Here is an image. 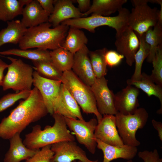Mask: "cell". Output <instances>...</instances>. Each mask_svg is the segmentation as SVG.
I'll return each mask as SVG.
<instances>
[{"instance_id":"obj_1","label":"cell","mask_w":162,"mask_h":162,"mask_svg":"<svg viewBox=\"0 0 162 162\" xmlns=\"http://www.w3.org/2000/svg\"><path fill=\"white\" fill-rule=\"evenodd\" d=\"M48 113L41 94L34 87L27 98L20 101L10 114L2 119L0 123V138L9 140Z\"/></svg>"},{"instance_id":"obj_2","label":"cell","mask_w":162,"mask_h":162,"mask_svg":"<svg viewBox=\"0 0 162 162\" xmlns=\"http://www.w3.org/2000/svg\"><path fill=\"white\" fill-rule=\"evenodd\" d=\"M49 22L27 28L18 44L20 49L53 50L61 47L69 27L60 24L51 28Z\"/></svg>"},{"instance_id":"obj_3","label":"cell","mask_w":162,"mask_h":162,"mask_svg":"<svg viewBox=\"0 0 162 162\" xmlns=\"http://www.w3.org/2000/svg\"><path fill=\"white\" fill-rule=\"evenodd\" d=\"M54 122L52 126L47 125L42 130L39 125L32 127L31 132L26 135L23 141L28 148L33 150L67 141H75V138L68 128L64 117L54 113Z\"/></svg>"},{"instance_id":"obj_4","label":"cell","mask_w":162,"mask_h":162,"mask_svg":"<svg viewBox=\"0 0 162 162\" xmlns=\"http://www.w3.org/2000/svg\"><path fill=\"white\" fill-rule=\"evenodd\" d=\"M83 112L93 114L98 122L103 116L99 112L96 100L91 87L83 82L71 70L63 72L61 80Z\"/></svg>"},{"instance_id":"obj_5","label":"cell","mask_w":162,"mask_h":162,"mask_svg":"<svg viewBox=\"0 0 162 162\" xmlns=\"http://www.w3.org/2000/svg\"><path fill=\"white\" fill-rule=\"evenodd\" d=\"M118 12V15L114 16L91 15L88 16L67 20L61 24L69 27L85 29L91 33H94L95 29L98 27L107 26L114 28L116 34H118L128 26L130 12L128 9L123 8Z\"/></svg>"},{"instance_id":"obj_6","label":"cell","mask_w":162,"mask_h":162,"mask_svg":"<svg viewBox=\"0 0 162 162\" xmlns=\"http://www.w3.org/2000/svg\"><path fill=\"white\" fill-rule=\"evenodd\" d=\"M117 128L124 144L137 147L140 144L136 137L137 130L146 124L148 114L143 108H138L134 113L124 115L117 112L115 115Z\"/></svg>"},{"instance_id":"obj_7","label":"cell","mask_w":162,"mask_h":162,"mask_svg":"<svg viewBox=\"0 0 162 162\" xmlns=\"http://www.w3.org/2000/svg\"><path fill=\"white\" fill-rule=\"evenodd\" d=\"M11 62L8 64L7 72L2 86L4 91L12 89L18 92L32 90L33 84V67L22 60L8 57Z\"/></svg>"},{"instance_id":"obj_8","label":"cell","mask_w":162,"mask_h":162,"mask_svg":"<svg viewBox=\"0 0 162 162\" xmlns=\"http://www.w3.org/2000/svg\"><path fill=\"white\" fill-rule=\"evenodd\" d=\"M134 8L130 12L128 26L139 36L144 34L158 22L156 8H151L147 4L151 0H131Z\"/></svg>"},{"instance_id":"obj_9","label":"cell","mask_w":162,"mask_h":162,"mask_svg":"<svg viewBox=\"0 0 162 162\" xmlns=\"http://www.w3.org/2000/svg\"><path fill=\"white\" fill-rule=\"evenodd\" d=\"M67 127L75 136L78 142L83 145L91 154L96 151L97 143L94 132L98 124L97 119L89 121L74 119L64 117Z\"/></svg>"},{"instance_id":"obj_10","label":"cell","mask_w":162,"mask_h":162,"mask_svg":"<svg viewBox=\"0 0 162 162\" xmlns=\"http://www.w3.org/2000/svg\"><path fill=\"white\" fill-rule=\"evenodd\" d=\"M51 149L54 154L50 162H73L75 160L100 162L89 159L86 152L75 141H64L54 144L51 145Z\"/></svg>"},{"instance_id":"obj_11","label":"cell","mask_w":162,"mask_h":162,"mask_svg":"<svg viewBox=\"0 0 162 162\" xmlns=\"http://www.w3.org/2000/svg\"><path fill=\"white\" fill-rule=\"evenodd\" d=\"M105 76L96 78L90 87L96 100L99 113L101 115H115L117 113L115 107V94L108 86Z\"/></svg>"},{"instance_id":"obj_12","label":"cell","mask_w":162,"mask_h":162,"mask_svg":"<svg viewBox=\"0 0 162 162\" xmlns=\"http://www.w3.org/2000/svg\"><path fill=\"white\" fill-rule=\"evenodd\" d=\"M115 45L117 51L124 56L127 64L131 66L134 62L135 55L140 46L136 33L130 26L118 34H116Z\"/></svg>"},{"instance_id":"obj_13","label":"cell","mask_w":162,"mask_h":162,"mask_svg":"<svg viewBox=\"0 0 162 162\" xmlns=\"http://www.w3.org/2000/svg\"><path fill=\"white\" fill-rule=\"evenodd\" d=\"M53 113L64 117L84 120L78 104L62 83L58 96L53 103Z\"/></svg>"},{"instance_id":"obj_14","label":"cell","mask_w":162,"mask_h":162,"mask_svg":"<svg viewBox=\"0 0 162 162\" xmlns=\"http://www.w3.org/2000/svg\"><path fill=\"white\" fill-rule=\"evenodd\" d=\"M94 135L96 139L108 145L117 146L124 145L118 133L114 115H103L98 122Z\"/></svg>"},{"instance_id":"obj_15","label":"cell","mask_w":162,"mask_h":162,"mask_svg":"<svg viewBox=\"0 0 162 162\" xmlns=\"http://www.w3.org/2000/svg\"><path fill=\"white\" fill-rule=\"evenodd\" d=\"M33 85L41 94L49 113L52 115L53 104L59 94L62 81L42 77L36 71L33 72Z\"/></svg>"},{"instance_id":"obj_16","label":"cell","mask_w":162,"mask_h":162,"mask_svg":"<svg viewBox=\"0 0 162 162\" xmlns=\"http://www.w3.org/2000/svg\"><path fill=\"white\" fill-rule=\"evenodd\" d=\"M138 88L132 86H127L115 94L114 105L117 112L124 115L134 114L140 106Z\"/></svg>"},{"instance_id":"obj_17","label":"cell","mask_w":162,"mask_h":162,"mask_svg":"<svg viewBox=\"0 0 162 162\" xmlns=\"http://www.w3.org/2000/svg\"><path fill=\"white\" fill-rule=\"evenodd\" d=\"M89 51L86 45L74 54L72 70L83 82L91 87L96 78L91 65Z\"/></svg>"},{"instance_id":"obj_18","label":"cell","mask_w":162,"mask_h":162,"mask_svg":"<svg viewBox=\"0 0 162 162\" xmlns=\"http://www.w3.org/2000/svg\"><path fill=\"white\" fill-rule=\"evenodd\" d=\"M54 9L49 18L48 22L53 28L70 19L83 17V14L73 4L70 0H54Z\"/></svg>"},{"instance_id":"obj_19","label":"cell","mask_w":162,"mask_h":162,"mask_svg":"<svg viewBox=\"0 0 162 162\" xmlns=\"http://www.w3.org/2000/svg\"><path fill=\"white\" fill-rule=\"evenodd\" d=\"M97 147L101 150L103 154L102 162H110L118 158L132 160L137 153V147L124 144L121 146H112L106 144L96 139Z\"/></svg>"},{"instance_id":"obj_20","label":"cell","mask_w":162,"mask_h":162,"mask_svg":"<svg viewBox=\"0 0 162 162\" xmlns=\"http://www.w3.org/2000/svg\"><path fill=\"white\" fill-rule=\"evenodd\" d=\"M21 20L27 28L37 26L48 22L50 15L45 11L37 0H32L23 8Z\"/></svg>"},{"instance_id":"obj_21","label":"cell","mask_w":162,"mask_h":162,"mask_svg":"<svg viewBox=\"0 0 162 162\" xmlns=\"http://www.w3.org/2000/svg\"><path fill=\"white\" fill-rule=\"evenodd\" d=\"M10 146L5 155L4 162H20L32 157L39 150L27 148L23 144L20 134L17 133L9 140Z\"/></svg>"},{"instance_id":"obj_22","label":"cell","mask_w":162,"mask_h":162,"mask_svg":"<svg viewBox=\"0 0 162 162\" xmlns=\"http://www.w3.org/2000/svg\"><path fill=\"white\" fill-rule=\"evenodd\" d=\"M127 0H93L89 10L83 14V16L96 15L110 16L118 11L127 3Z\"/></svg>"},{"instance_id":"obj_23","label":"cell","mask_w":162,"mask_h":162,"mask_svg":"<svg viewBox=\"0 0 162 162\" xmlns=\"http://www.w3.org/2000/svg\"><path fill=\"white\" fill-rule=\"evenodd\" d=\"M7 23V27L0 31V47L8 43L18 44L27 28L19 20Z\"/></svg>"},{"instance_id":"obj_24","label":"cell","mask_w":162,"mask_h":162,"mask_svg":"<svg viewBox=\"0 0 162 162\" xmlns=\"http://www.w3.org/2000/svg\"><path fill=\"white\" fill-rule=\"evenodd\" d=\"M128 85L134 86L139 89L142 90L148 97L153 95L157 97L160 103V107L157 111L159 114L162 113V87L156 84L151 79L150 75L144 72L142 73L140 80L130 81L129 79L127 81Z\"/></svg>"},{"instance_id":"obj_25","label":"cell","mask_w":162,"mask_h":162,"mask_svg":"<svg viewBox=\"0 0 162 162\" xmlns=\"http://www.w3.org/2000/svg\"><path fill=\"white\" fill-rule=\"evenodd\" d=\"M88 41L83 31L80 29L69 27L67 36L61 47L74 54L86 45Z\"/></svg>"},{"instance_id":"obj_26","label":"cell","mask_w":162,"mask_h":162,"mask_svg":"<svg viewBox=\"0 0 162 162\" xmlns=\"http://www.w3.org/2000/svg\"><path fill=\"white\" fill-rule=\"evenodd\" d=\"M50 55L51 62L60 71L71 70L74 54L60 47L50 51Z\"/></svg>"},{"instance_id":"obj_27","label":"cell","mask_w":162,"mask_h":162,"mask_svg":"<svg viewBox=\"0 0 162 162\" xmlns=\"http://www.w3.org/2000/svg\"><path fill=\"white\" fill-rule=\"evenodd\" d=\"M0 55H13L22 57L32 61H50V51L39 49H22L13 48L0 52Z\"/></svg>"},{"instance_id":"obj_28","label":"cell","mask_w":162,"mask_h":162,"mask_svg":"<svg viewBox=\"0 0 162 162\" xmlns=\"http://www.w3.org/2000/svg\"><path fill=\"white\" fill-rule=\"evenodd\" d=\"M24 6L20 0H0V20L8 22L22 15Z\"/></svg>"},{"instance_id":"obj_29","label":"cell","mask_w":162,"mask_h":162,"mask_svg":"<svg viewBox=\"0 0 162 162\" xmlns=\"http://www.w3.org/2000/svg\"><path fill=\"white\" fill-rule=\"evenodd\" d=\"M144 34L141 36L137 34L140 40V46L135 56V68L133 74L131 79H129L130 81L140 80L142 76L143 63L150 53V46L145 41Z\"/></svg>"},{"instance_id":"obj_30","label":"cell","mask_w":162,"mask_h":162,"mask_svg":"<svg viewBox=\"0 0 162 162\" xmlns=\"http://www.w3.org/2000/svg\"><path fill=\"white\" fill-rule=\"evenodd\" d=\"M146 42L150 46L149 54L147 58V61L151 63L154 57L157 49L162 45V25L157 22L156 25L149 28L144 34Z\"/></svg>"},{"instance_id":"obj_31","label":"cell","mask_w":162,"mask_h":162,"mask_svg":"<svg viewBox=\"0 0 162 162\" xmlns=\"http://www.w3.org/2000/svg\"><path fill=\"white\" fill-rule=\"evenodd\" d=\"M107 50L106 48L94 51H89V56L94 74L96 78H99L106 74L107 64L104 57Z\"/></svg>"},{"instance_id":"obj_32","label":"cell","mask_w":162,"mask_h":162,"mask_svg":"<svg viewBox=\"0 0 162 162\" xmlns=\"http://www.w3.org/2000/svg\"><path fill=\"white\" fill-rule=\"evenodd\" d=\"M33 67L41 76L48 79L61 80L63 72L59 70L50 61H32Z\"/></svg>"},{"instance_id":"obj_33","label":"cell","mask_w":162,"mask_h":162,"mask_svg":"<svg viewBox=\"0 0 162 162\" xmlns=\"http://www.w3.org/2000/svg\"><path fill=\"white\" fill-rule=\"evenodd\" d=\"M153 69L150 76L154 82L162 87V47L157 48L155 55L152 62Z\"/></svg>"},{"instance_id":"obj_34","label":"cell","mask_w":162,"mask_h":162,"mask_svg":"<svg viewBox=\"0 0 162 162\" xmlns=\"http://www.w3.org/2000/svg\"><path fill=\"white\" fill-rule=\"evenodd\" d=\"M31 91L9 93L4 96L0 99V112L11 106L19 100L27 98L30 94Z\"/></svg>"},{"instance_id":"obj_35","label":"cell","mask_w":162,"mask_h":162,"mask_svg":"<svg viewBox=\"0 0 162 162\" xmlns=\"http://www.w3.org/2000/svg\"><path fill=\"white\" fill-rule=\"evenodd\" d=\"M51 147V145H48L42 148L32 157L26 160V162H50L54 154Z\"/></svg>"},{"instance_id":"obj_36","label":"cell","mask_w":162,"mask_h":162,"mask_svg":"<svg viewBox=\"0 0 162 162\" xmlns=\"http://www.w3.org/2000/svg\"><path fill=\"white\" fill-rule=\"evenodd\" d=\"M104 57L107 65L110 67L118 65L124 58L123 56L113 50H107L105 53Z\"/></svg>"},{"instance_id":"obj_37","label":"cell","mask_w":162,"mask_h":162,"mask_svg":"<svg viewBox=\"0 0 162 162\" xmlns=\"http://www.w3.org/2000/svg\"><path fill=\"white\" fill-rule=\"evenodd\" d=\"M138 157L144 162H162V158L160 157L157 150L154 149L153 151L147 150L140 152Z\"/></svg>"},{"instance_id":"obj_38","label":"cell","mask_w":162,"mask_h":162,"mask_svg":"<svg viewBox=\"0 0 162 162\" xmlns=\"http://www.w3.org/2000/svg\"><path fill=\"white\" fill-rule=\"evenodd\" d=\"M43 9L50 15L54 9V0H37Z\"/></svg>"},{"instance_id":"obj_39","label":"cell","mask_w":162,"mask_h":162,"mask_svg":"<svg viewBox=\"0 0 162 162\" xmlns=\"http://www.w3.org/2000/svg\"><path fill=\"white\" fill-rule=\"evenodd\" d=\"M78 4L77 8L81 13L84 14L87 11L91 6L90 0H77Z\"/></svg>"},{"instance_id":"obj_40","label":"cell","mask_w":162,"mask_h":162,"mask_svg":"<svg viewBox=\"0 0 162 162\" xmlns=\"http://www.w3.org/2000/svg\"><path fill=\"white\" fill-rule=\"evenodd\" d=\"M152 124L154 128L157 130L158 137L162 141V123L161 122L156 121L154 119L152 120Z\"/></svg>"},{"instance_id":"obj_41","label":"cell","mask_w":162,"mask_h":162,"mask_svg":"<svg viewBox=\"0 0 162 162\" xmlns=\"http://www.w3.org/2000/svg\"><path fill=\"white\" fill-rule=\"evenodd\" d=\"M8 64L0 59V86H2L4 76V70L7 68Z\"/></svg>"},{"instance_id":"obj_42","label":"cell","mask_w":162,"mask_h":162,"mask_svg":"<svg viewBox=\"0 0 162 162\" xmlns=\"http://www.w3.org/2000/svg\"><path fill=\"white\" fill-rule=\"evenodd\" d=\"M160 5V10H158V22L162 25V3Z\"/></svg>"},{"instance_id":"obj_43","label":"cell","mask_w":162,"mask_h":162,"mask_svg":"<svg viewBox=\"0 0 162 162\" xmlns=\"http://www.w3.org/2000/svg\"><path fill=\"white\" fill-rule=\"evenodd\" d=\"M126 162H134L132 160H128Z\"/></svg>"},{"instance_id":"obj_44","label":"cell","mask_w":162,"mask_h":162,"mask_svg":"<svg viewBox=\"0 0 162 162\" xmlns=\"http://www.w3.org/2000/svg\"><path fill=\"white\" fill-rule=\"evenodd\" d=\"M73 162H82L80 160H75Z\"/></svg>"}]
</instances>
